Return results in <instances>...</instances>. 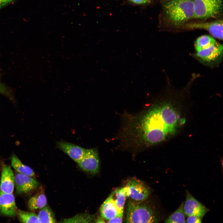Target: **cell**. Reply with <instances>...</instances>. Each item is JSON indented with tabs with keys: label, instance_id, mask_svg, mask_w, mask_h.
I'll return each mask as SVG.
<instances>
[{
	"label": "cell",
	"instance_id": "9a60e30c",
	"mask_svg": "<svg viewBox=\"0 0 223 223\" xmlns=\"http://www.w3.org/2000/svg\"><path fill=\"white\" fill-rule=\"evenodd\" d=\"M111 194L119 214L123 213L124 206L127 197L125 186L116 188Z\"/></svg>",
	"mask_w": 223,
	"mask_h": 223
},
{
	"label": "cell",
	"instance_id": "44dd1931",
	"mask_svg": "<svg viewBox=\"0 0 223 223\" xmlns=\"http://www.w3.org/2000/svg\"><path fill=\"white\" fill-rule=\"evenodd\" d=\"M94 216L88 213L79 214L71 218L64 219L63 222L65 223H90L95 221Z\"/></svg>",
	"mask_w": 223,
	"mask_h": 223
},
{
	"label": "cell",
	"instance_id": "ac0fdd59",
	"mask_svg": "<svg viewBox=\"0 0 223 223\" xmlns=\"http://www.w3.org/2000/svg\"><path fill=\"white\" fill-rule=\"evenodd\" d=\"M41 223L56 222L55 215L48 206L46 205L41 208L37 215Z\"/></svg>",
	"mask_w": 223,
	"mask_h": 223
},
{
	"label": "cell",
	"instance_id": "9c48e42d",
	"mask_svg": "<svg viewBox=\"0 0 223 223\" xmlns=\"http://www.w3.org/2000/svg\"><path fill=\"white\" fill-rule=\"evenodd\" d=\"M14 175L16 193L17 194L30 192L39 186L38 182L32 177L17 172Z\"/></svg>",
	"mask_w": 223,
	"mask_h": 223
},
{
	"label": "cell",
	"instance_id": "8992f818",
	"mask_svg": "<svg viewBox=\"0 0 223 223\" xmlns=\"http://www.w3.org/2000/svg\"><path fill=\"white\" fill-rule=\"evenodd\" d=\"M84 171L91 174L97 173L100 168L98 151L96 149H86L81 160L77 163Z\"/></svg>",
	"mask_w": 223,
	"mask_h": 223
},
{
	"label": "cell",
	"instance_id": "7c38bea8",
	"mask_svg": "<svg viewBox=\"0 0 223 223\" xmlns=\"http://www.w3.org/2000/svg\"><path fill=\"white\" fill-rule=\"evenodd\" d=\"M15 186V175L9 165L2 166L0 190L5 193H12Z\"/></svg>",
	"mask_w": 223,
	"mask_h": 223
},
{
	"label": "cell",
	"instance_id": "4fadbf2b",
	"mask_svg": "<svg viewBox=\"0 0 223 223\" xmlns=\"http://www.w3.org/2000/svg\"><path fill=\"white\" fill-rule=\"evenodd\" d=\"M100 212L101 217L107 221L120 214L111 194L102 204Z\"/></svg>",
	"mask_w": 223,
	"mask_h": 223
},
{
	"label": "cell",
	"instance_id": "d6986e66",
	"mask_svg": "<svg viewBox=\"0 0 223 223\" xmlns=\"http://www.w3.org/2000/svg\"><path fill=\"white\" fill-rule=\"evenodd\" d=\"M216 41L212 36L203 35L198 37L195 43V52L215 43Z\"/></svg>",
	"mask_w": 223,
	"mask_h": 223
},
{
	"label": "cell",
	"instance_id": "277c9868",
	"mask_svg": "<svg viewBox=\"0 0 223 223\" xmlns=\"http://www.w3.org/2000/svg\"><path fill=\"white\" fill-rule=\"evenodd\" d=\"M223 45L216 42L200 50L195 52V55L201 63L210 67L219 64L222 59Z\"/></svg>",
	"mask_w": 223,
	"mask_h": 223
},
{
	"label": "cell",
	"instance_id": "ba28073f",
	"mask_svg": "<svg viewBox=\"0 0 223 223\" xmlns=\"http://www.w3.org/2000/svg\"><path fill=\"white\" fill-rule=\"evenodd\" d=\"M183 209L185 215H194L203 218L209 210L197 200L187 190L184 202Z\"/></svg>",
	"mask_w": 223,
	"mask_h": 223
},
{
	"label": "cell",
	"instance_id": "7a4b0ae2",
	"mask_svg": "<svg viewBox=\"0 0 223 223\" xmlns=\"http://www.w3.org/2000/svg\"><path fill=\"white\" fill-rule=\"evenodd\" d=\"M144 201L137 202L130 199L128 200L125 223L158 222V218L153 209Z\"/></svg>",
	"mask_w": 223,
	"mask_h": 223
},
{
	"label": "cell",
	"instance_id": "8fae6325",
	"mask_svg": "<svg viewBox=\"0 0 223 223\" xmlns=\"http://www.w3.org/2000/svg\"><path fill=\"white\" fill-rule=\"evenodd\" d=\"M56 146L77 163L82 158L86 150L77 145L64 141L57 142Z\"/></svg>",
	"mask_w": 223,
	"mask_h": 223
},
{
	"label": "cell",
	"instance_id": "5bb4252c",
	"mask_svg": "<svg viewBox=\"0 0 223 223\" xmlns=\"http://www.w3.org/2000/svg\"><path fill=\"white\" fill-rule=\"evenodd\" d=\"M47 203L46 196L44 192L42 191L37 193L31 197L28 203V207L31 211L41 209Z\"/></svg>",
	"mask_w": 223,
	"mask_h": 223
},
{
	"label": "cell",
	"instance_id": "d4e9b609",
	"mask_svg": "<svg viewBox=\"0 0 223 223\" xmlns=\"http://www.w3.org/2000/svg\"><path fill=\"white\" fill-rule=\"evenodd\" d=\"M131 2L137 4H144L148 2L150 0H129Z\"/></svg>",
	"mask_w": 223,
	"mask_h": 223
},
{
	"label": "cell",
	"instance_id": "30bf717a",
	"mask_svg": "<svg viewBox=\"0 0 223 223\" xmlns=\"http://www.w3.org/2000/svg\"><path fill=\"white\" fill-rule=\"evenodd\" d=\"M18 209L12 193L4 192L0 190V213L10 217L16 215Z\"/></svg>",
	"mask_w": 223,
	"mask_h": 223
},
{
	"label": "cell",
	"instance_id": "4316f807",
	"mask_svg": "<svg viewBox=\"0 0 223 223\" xmlns=\"http://www.w3.org/2000/svg\"><path fill=\"white\" fill-rule=\"evenodd\" d=\"M164 0V1H166L167 2V1H169V0Z\"/></svg>",
	"mask_w": 223,
	"mask_h": 223
},
{
	"label": "cell",
	"instance_id": "484cf974",
	"mask_svg": "<svg viewBox=\"0 0 223 223\" xmlns=\"http://www.w3.org/2000/svg\"><path fill=\"white\" fill-rule=\"evenodd\" d=\"M95 223H104L105 221L101 217L98 216L95 220Z\"/></svg>",
	"mask_w": 223,
	"mask_h": 223
},
{
	"label": "cell",
	"instance_id": "603a6c76",
	"mask_svg": "<svg viewBox=\"0 0 223 223\" xmlns=\"http://www.w3.org/2000/svg\"><path fill=\"white\" fill-rule=\"evenodd\" d=\"M123 213L119 214L114 218L108 220V223H121L123 221Z\"/></svg>",
	"mask_w": 223,
	"mask_h": 223
},
{
	"label": "cell",
	"instance_id": "5b68a950",
	"mask_svg": "<svg viewBox=\"0 0 223 223\" xmlns=\"http://www.w3.org/2000/svg\"><path fill=\"white\" fill-rule=\"evenodd\" d=\"M125 187L127 197L135 201H145L151 193L149 188L142 181L136 178L128 180Z\"/></svg>",
	"mask_w": 223,
	"mask_h": 223
},
{
	"label": "cell",
	"instance_id": "7402d4cb",
	"mask_svg": "<svg viewBox=\"0 0 223 223\" xmlns=\"http://www.w3.org/2000/svg\"><path fill=\"white\" fill-rule=\"evenodd\" d=\"M202 218L197 216L191 215L188 216L186 222L188 223H200L202 222Z\"/></svg>",
	"mask_w": 223,
	"mask_h": 223
},
{
	"label": "cell",
	"instance_id": "3957f363",
	"mask_svg": "<svg viewBox=\"0 0 223 223\" xmlns=\"http://www.w3.org/2000/svg\"><path fill=\"white\" fill-rule=\"evenodd\" d=\"M194 18L207 19L221 15L223 10V0H193Z\"/></svg>",
	"mask_w": 223,
	"mask_h": 223
},
{
	"label": "cell",
	"instance_id": "e0dca14e",
	"mask_svg": "<svg viewBox=\"0 0 223 223\" xmlns=\"http://www.w3.org/2000/svg\"><path fill=\"white\" fill-rule=\"evenodd\" d=\"M184 202L181 203L177 209L164 221L166 223H186L185 214L183 209Z\"/></svg>",
	"mask_w": 223,
	"mask_h": 223
},
{
	"label": "cell",
	"instance_id": "2e32d148",
	"mask_svg": "<svg viewBox=\"0 0 223 223\" xmlns=\"http://www.w3.org/2000/svg\"><path fill=\"white\" fill-rule=\"evenodd\" d=\"M11 159V166L17 172L32 177H34L33 170L22 163L16 155H13Z\"/></svg>",
	"mask_w": 223,
	"mask_h": 223
},
{
	"label": "cell",
	"instance_id": "ffe728a7",
	"mask_svg": "<svg viewBox=\"0 0 223 223\" xmlns=\"http://www.w3.org/2000/svg\"><path fill=\"white\" fill-rule=\"evenodd\" d=\"M16 215L19 220L23 223H41L35 213L18 210Z\"/></svg>",
	"mask_w": 223,
	"mask_h": 223
},
{
	"label": "cell",
	"instance_id": "52a82bcc",
	"mask_svg": "<svg viewBox=\"0 0 223 223\" xmlns=\"http://www.w3.org/2000/svg\"><path fill=\"white\" fill-rule=\"evenodd\" d=\"M184 27L187 29H199L205 30L214 38L223 39V21L219 20L214 21L185 24Z\"/></svg>",
	"mask_w": 223,
	"mask_h": 223
},
{
	"label": "cell",
	"instance_id": "6da1fadb",
	"mask_svg": "<svg viewBox=\"0 0 223 223\" xmlns=\"http://www.w3.org/2000/svg\"><path fill=\"white\" fill-rule=\"evenodd\" d=\"M163 8L167 18L176 25L184 24L194 18L193 0H170L164 4Z\"/></svg>",
	"mask_w": 223,
	"mask_h": 223
},
{
	"label": "cell",
	"instance_id": "cb8c5ba5",
	"mask_svg": "<svg viewBox=\"0 0 223 223\" xmlns=\"http://www.w3.org/2000/svg\"><path fill=\"white\" fill-rule=\"evenodd\" d=\"M15 0H0V9L9 4Z\"/></svg>",
	"mask_w": 223,
	"mask_h": 223
}]
</instances>
